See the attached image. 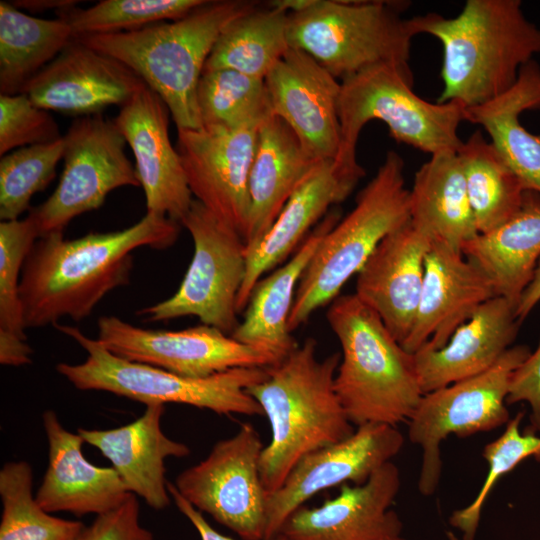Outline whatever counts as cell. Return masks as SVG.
Returning a JSON list of instances; mask_svg holds the SVG:
<instances>
[{"label": "cell", "instance_id": "ba28073f", "mask_svg": "<svg viewBox=\"0 0 540 540\" xmlns=\"http://www.w3.org/2000/svg\"><path fill=\"white\" fill-rule=\"evenodd\" d=\"M88 354L80 364L59 363L57 372L79 390L106 391L150 404L177 403L218 415L263 416L248 389L267 377V367H241L205 378L181 376L120 358L73 326H55Z\"/></svg>", "mask_w": 540, "mask_h": 540}, {"label": "cell", "instance_id": "8d00e7d4", "mask_svg": "<svg viewBox=\"0 0 540 540\" xmlns=\"http://www.w3.org/2000/svg\"><path fill=\"white\" fill-rule=\"evenodd\" d=\"M33 474L26 461H11L0 470L2 517L0 540H75L84 525L52 516L33 495Z\"/></svg>", "mask_w": 540, "mask_h": 540}, {"label": "cell", "instance_id": "7c38bea8", "mask_svg": "<svg viewBox=\"0 0 540 540\" xmlns=\"http://www.w3.org/2000/svg\"><path fill=\"white\" fill-rule=\"evenodd\" d=\"M63 137L64 167L58 185L29 213L39 238L63 233L72 219L101 207L111 191L141 186L114 120L102 114L77 117Z\"/></svg>", "mask_w": 540, "mask_h": 540}, {"label": "cell", "instance_id": "5b68a950", "mask_svg": "<svg viewBox=\"0 0 540 540\" xmlns=\"http://www.w3.org/2000/svg\"><path fill=\"white\" fill-rule=\"evenodd\" d=\"M326 319L341 346L334 388L351 423L408 422L424 395L413 354L355 294L334 299Z\"/></svg>", "mask_w": 540, "mask_h": 540}, {"label": "cell", "instance_id": "44dd1931", "mask_svg": "<svg viewBox=\"0 0 540 540\" xmlns=\"http://www.w3.org/2000/svg\"><path fill=\"white\" fill-rule=\"evenodd\" d=\"M495 296L488 277L461 250L431 243L415 321L402 347L410 354L442 348L458 327Z\"/></svg>", "mask_w": 540, "mask_h": 540}, {"label": "cell", "instance_id": "6da1fadb", "mask_svg": "<svg viewBox=\"0 0 540 540\" xmlns=\"http://www.w3.org/2000/svg\"><path fill=\"white\" fill-rule=\"evenodd\" d=\"M180 226L146 212L132 226L66 240L63 233L37 239L22 268L20 296L26 328L56 326L63 317L87 318L112 290L130 282L133 251L172 246Z\"/></svg>", "mask_w": 540, "mask_h": 540}, {"label": "cell", "instance_id": "7dc6e473", "mask_svg": "<svg viewBox=\"0 0 540 540\" xmlns=\"http://www.w3.org/2000/svg\"><path fill=\"white\" fill-rule=\"evenodd\" d=\"M446 535H447V539H448V540H459V539L455 536V534H454L453 532H451V531H448Z\"/></svg>", "mask_w": 540, "mask_h": 540}, {"label": "cell", "instance_id": "d6a6232c", "mask_svg": "<svg viewBox=\"0 0 540 540\" xmlns=\"http://www.w3.org/2000/svg\"><path fill=\"white\" fill-rule=\"evenodd\" d=\"M289 13L257 8L231 21L220 33L204 69H230L265 79L290 49Z\"/></svg>", "mask_w": 540, "mask_h": 540}, {"label": "cell", "instance_id": "5bb4252c", "mask_svg": "<svg viewBox=\"0 0 540 540\" xmlns=\"http://www.w3.org/2000/svg\"><path fill=\"white\" fill-rule=\"evenodd\" d=\"M97 327V340L112 354L185 377L205 378L277 362L271 353L204 324L178 331L151 330L116 316H102Z\"/></svg>", "mask_w": 540, "mask_h": 540}, {"label": "cell", "instance_id": "60d3db41", "mask_svg": "<svg viewBox=\"0 0 540 540\" xmlns=\"http://www.w3.org/2000/svg\"><path fill=\"white\" fill-rule=\"evenodd\" d=\"M59 126L48 110L36 106L24 93L0 94V155L61 139Z\"/></svg>", "mask_w": 540, "mask_h": 540}, {"label": "cell", "instance_id": "4316f807", "mask_svg": "<svg viewBox=\"0 0 540 540\" xmlns=\"http://www.w3.org/2000/svg\"><path fill=\"white\" fill-rule=\"evenodd\" d=\"M316 162L281 118L271 114L261 123L248 183L249 214L243 236L247 252L263 240Z\"/></svg>", "mask_w": 540, "mask_h": 540}, {"label": "cell", "instance_id": "8992f818", "mask_svg": "<svg viewBox=\"0 0 540 540\" xmlns=\"http://www.w3.org/2000/svg\"><path fill=\"white\" fill-rule=\"evenodd\" d=\"M338 114L340 148L334 160L343 173L358 180L365 170L358 163L356 148L363 127L380 120L390 136L420 151L434 155L457 152L463 141L458 128L465 106L456 101L429 102L413 91L410 67L379 64L340 82Z\"/></svg>", "mask_w": 540, "mask_h": 540}, {"label": "cell", "instance_id": "4dcf8cb0", "mask_svg": "<svg viewBox=\"0 0 540 540\" xmlns=\"http://www.w3.org/2000/svg\"><path fill=\"white\" fill-rule=\"evenodd\" d=\"M410 193V222L431 243L461 250L479 233L457 152L434 155L417 170Z\"/></svg>", "mask_w": 540, "mask_h": 540}, {"label": "cell", "instance_id": "7402d4cb", "mask_svg": "<svg viewBox=\"0 0 540 540\" xmlns=\"http://www.w3.org/2000/svg\"><path fill=\"white\" fill-rule=\"evenodd\" d=\"M430 246L409 220L382 239L357 274L354 294L400 344L415 321Z\"/></svg>", "mask_w": 540, "mask_h": 540}, {"label": "cell", "instance_id": "b9f144b4", "mask_svg": "<svg viewBox=\"0 0 540 540\" xmlns=\"http://www.w3.org/2000/svg\"><path fill=\"white\" fill-rule=\"evenodd\" d=\"M75 540H154V537L141 525L139 502L132 493L115 509L97 515Z\"/></svg>", "mask_w": 540, "mask_h": 540}, {"label": "cell", "instance_id": "e575fe53", "mask_svg": "<svg viewBox=\"0 0 540 540\" xmlns=\"http://www.w3.org/2000/svg\"><path fill=\"white\" fill-rule=\"evenodd\" d=\"M39 238L29 214L24 219L0 222V363L23 366L31 363L27 343L20 279L24 262Z\"/></svg>", "mask_w": 540, "mask_h": 540}, {"label": "cell", "instance_id": "836d02e7", "mask_svg": "<svg viewBox=\"0 0 540 540\" xmlns=\"http://www.w3.org/2000/svg\"><path fill=\"white\" fill-rule=\"evenodd\" d=\"M457 154L478 233L489 232L516 213L526 190L481 131L463 141Z\"/></svg>", "mask_w": 540, "mask_h": 540}, {"label": "cell", "instance_id": "f35d334b", "mask_svg": "<svg viewBox=\"0 0 540 540\" xmlns=\"http://www.w3.org/2000/svg\"><path fill=\"white\" fill-rule=\"evenodd\" d=\"M64 137L13 150L0 159V219L11 221L30 209L33 195L43 191L63 159Z\"/></svg>", "mask_w": 540, "mask_h": 540}, {"label": "cell", "instance_id": "8fae6325", "mask_svg": "<svg viewBox=\"0 0 540 540\" xmlns=\"http://www.w3.org/2000/svg\"><path fill=\"white\" fill-rule=\"evenodd\" d=\"M181 225L194 243L185 276L171 297L137 314L153 322L195 316L231 335L240 323L236 305L246 273L244 240L196 199Z\"/></svg>", "mask_w": 540, "mask_h": 540}, {"label": "cell", "instance_id": "277c9868", "mask_svg": "<svg viewBox=\"0 0 540 540\" xmlns=\"http://www.w3.org/2000/svg\"><path fill=\"white\" fill-rule=\"evenodd\" d=\"M255 2L205 1L183 18L136 31L78 37L133 70L166 103L177 129H202L197 87L222 30Z\"/></svg>", "mask_w": 540, "mask_h": 540}, {"label": "cell", "instance_id": "ab89813d", "mask_svg": "<svg viewBox=\"0 0 540 540\" xmlns=\"http://www.w3.org/2000/svg\"><path fill=\"white\" fill-rule=\"evenodd\" d=\"M523 417L524 412L517 413L508 421L504 432L485 445L482 456L488 471L483 484L475 498L467 506L453 511L449 518L451 526L462 533L463 540L475 539L484 504L500 477L526 458L534 457L540 462V436L531 429L521 432Z\"/></svg>", "mask_w": 540, "mask_h": 540}, {"label": "cell", "instance_id": "ffe728a7", "mask_svg": "<svg viewBox=\"0 0 540 540\" xmlns=\"http://www.w3.org/2000/svg\"><path fill=\"white\" fill-rule=\"evenodd\" d=\"M400 485V471L390 461L363 484H342L337 496L320 506H301L279 535L286 540H385L401 535V520L391 510Z\"/></svg>", "mask_w": 540, "mask_h": 540}, {"label": "cell", "instance_id": "3957f363", "mask_svg": "<svg viewBox=\"0 0 540 540\" xmlns=\"http://www.w3.org/2000/svg\"><path fill=\"white\" fill-rule=\"evenodd\" d=\"M340 359L338 352L318 359L317 341L307 338L268 366L267 377L247 390L271 428V440L260 457L267 494L280 488L304 456L355 431L334 388Z\"/></svg>", "mask_w": 540, "mask_h": 540}, {"label": "cell", "instance_id": "7bdbcfd3", "mask_svg": "<svg viewBox=\"0 0 540 540\" xmlns=\"http://www.w3.org/2000/svg\"><path fill=\"white\" fill-rule=\"evenodd\" d=\"M518 402L529 404L530 429L540 432V340L535 351H531L512 375L506 403Z\"/></svg>", "mask_w": 540, "mask_h": 540}, {"label": "cell", "instance_id": "e0dca14e", "mask_svg": "<svg viewBox=\"0 0 540 540\" xmlns=\"http://www.w3.org/2000/svg\"><path fill=\"white\" fill-rule=\"evenodd\" d=\"M144 86L129 67L74 38L21 93L45 110L83 117L123 106Z\"/></svg>", "mask_w": 540, "mask_h": 540}, {"label": "cell", "instance_id": "9c48e42d", "mask_svg": "<svg viewBox=\"0 0 540 540\" xmlns=\"http://www.w3.org/2000/svg\"><path fill=\"white\" fill-rule=\"evenodd\" d=\"M402 6L406 3L312 0L289 14V46L341 80L379 64L410 67L415 35L409 19L401 16Z\"/></svg>", "mask_w": 540, "mask_h": 540}, {"label": "cell", "instance_id": "d590c367", "mask_svg": "<svg viewBox=\"0 0 540 540\" xmlns=\"http://www.w3.org/2000/svg\"><path fill=\"white\" fill-rule=\"evenodd\" d=\"M202 129L260 124L272 113L264 79L230 69H204L197 87Z\"/></svg>", "mask_w": 540, "mask_h": 540}, {"label": "cell", "instance_id": "f1b7e54d", "mask_svg": "<svg viewBox=\"0 0 540 540\" xmlns=\"http://www.w3.org/2000/svg\"><path fill=\"white\" fill-rule=\"evenodd\" d=\"M540 109V65L524 64L515 83L482 104L465 107L464 121L480 125L524 189L540 194V134L526 130L520 114Z\"/></svg>", "mask_w": 540, "mask_h": 540}, {"label": "cell", "instance_id": "83f0119b", "mask_svg": "<svg viewBox=\"0 0 540 540\" xmlns=\"http://www.w3.org/2000/svg\"><path fill=\"white\" fill-rule=\"evenodd\" d=\"M340 219V213L331 209L289 261L257 282L244 319L231 334L234 339L271 353L277 362L298 346L288 329L296 289L318 245Z\"/></svg>", "mask_w": 540, "mask_h": 540}, {"label": "cell", "instance_id": "7a4b0ae2", "mask_svg": "<svg viewBox=\"0 0 540 540\" xmlns=\"http://www.w3.org/2000/svg\"><path fill=\"white\" fill-rule=\"evenodd\" d=\"M414 35L429 34L443 48V90L437 102L465 107L508 90L520 68L540 55V28L520 0H467L455 17L430 12L409 18Z\"/></svg>", "mask_w": 540, "mask_h": 540}, {"label": "cell", "instance_id": "cb8c5ba5", "mask_svg": "<svg viewBox=\"0 0 540 540\" xmlns=\"http://www.w3.org/2000/svg\"><path fill=\"white\" fill-rule=\"evenodd\" d=\"M49 456L35 495L47 512L100 515L121 505L130 493L113 467H98L82 453L84 439L68 431L53 410L42 415Z\"/></svg>", "mask_w": 540, "mask_h": 540}, {"label": "cell", "instance_id": "f546056e", "mask_svg": "<svg viewBox=\"0 0 540 540\" xmlns=\"http://www.w3.org/2000/svg\"><path fill=\"white\" fill-rule=\"evenodd\" d=\"M461 252L488 277L496 296L517 307L540 259V194L525 191L511 218L466 242Z\"/></svg>", "mask_w": 540, "mask_h": 540}, {"label": "cell", "instance_id": "484cf974", "mask_svg": "<svg viewBox=\"0 0 540 540\" xmlns=\"http://www.w3.org/2000/svg\"><path fill=\"white\" fill-rule=\"evenodd\" d=\"M516 306L495 296L483 303L440 349L422 348L414 356L423 394L479 375L512 347L520 322Z\"/></svg>", "mask_w": 540, "mask_h": 540}, {"label": "cell", "instance_id": "4fadbf2b", "mask_svg": "<svg viewBox=\"0 0 540 540\" xmlns=\"http://www.w3.org/2000/svg\"><path fill=\"white\" fill-rule=\"evenodd\" d=\"M263 448L253 425L242 423L233 436L215 443L204 460L182 471L174 485L197 510L243 540H264L268 494L260 476Z\"/></svg>", "mask_w": 540, "mask_h": 540}, {"label": "cell", "instance_id": "2e32d148", "mask_svg": "<svg viewBox=\"0 0 540 540\" xmlns=\"http://www.w3.org/2000/svg\"><path fill=\"white\" fill-rule=\"evenodd\" d=\"M260 125L177 129L176 150L192 195L242 238L249 214V174Z\"/></svg>", "mask_w": 540, "mask_h": 540}, {"label": "cell", "instance_id": "603a6c76", "mask_svg": "<svg viewBox=\"0 0 540 540\" xmlns=\"http://www.w3.org/2000/svg\"><path fill=\"white\" fill-rule=\"evenodd\" d=\"M359 180L341 172L334 160L317 161L296 187L263 240L247 252L246 273L237 297L245 311L261 277L295 252L331 210L344 201Z\"/></svg>", "mask_w": 540, "mask_h": 540}, {"label": "cell", "instance_id": "d4e9b609", "mask_svg": "<svg viewBox=\"0 0 540 540\" xmlns=\"http://www.w3.org/2000/svg\"><path fill=\"white\" fill-rule=\"evenodd\" d=\"M165 405L150 404L136 420L113 429H85L77 432L84 442L97 448L119 474L128 491L150 507L162 510L170 505L165 461L189 456L190 448L166 436L161 429Z\"/></svg>", "mask_w": 540, "mask_h": 540}, {"label": "cell", "instance_id": "74e56055", "mask_svg": "<svg viewBox=\"0 0 540 540\" xmlns=\"http://www.w3.org/2000/svg\"><path fill=\"white\" fill-rule=\"evenodd\" d=\"M206 0H102L88 8L74 4L57 10L75 38L136 31L183 18Z\"/></svg>", "mask_w": 540, "mask_h": 540}, {"label": "cell", "instance_id": "1f68e13d", "mask_svg": "<svg viewBox=\"0 0 540 540\" xmlns=\"http://www.w3.org/2000/svg\"><path fill=\"white\" fill-rule=\"evenodd\" d=\"M62 19H43L0 1V92L19 94L74 39Z\"/></svg>", "mask_w": 540, "mask_h": 540}, {"label": "cell", "instance_id": "ee69618b", "mask_svg": "<svg viewBox=\"0 0 540 540\" xmlns=\"http://www.w3.org/2000/svg\"><path fill=\"white\" fill-rule=\"evenodd\" d=\"M167 488L176 507L191 522V524L198 532L201 540H234L215 530L207 522L203 514L180 495L173 483L168 482ZM273 540L286 539L283 536L278 535Z\"/></svg>", "mask_w": 540, "mask_h": 540}, {"label": "cell", "instance_id": "d6986e66", "mask_svg": "<svg viewBox=\"0 0 540 540\" xmlns=\"http://www.w3.org/2000/svg\"><path fill=\"white\" fill-rule=\"evenodd\" d=\"M169 115L163 99L146 85L120 107L114 123L134 154L147 212L181 224L194 199L169 138Z\"/></svg>", "mask_w": 540, "mask_h": 540}, {"label": "cell", "instance_id": "bcb514c9", "mask_svg": "<svg viewBox=\"0 0 540 540\" xmlns=\"http://www.w3.org/2000/svg\"><path fill=\"white\" fill-rule=\"evenodd\" d=\"M77 1L70 0H18L11 4L16 8H22L31 12L44 11L54 9L55 12L66 6L76 3Z\"/></svg>", "mask_w": 540, "mask_h": 540}, {"label": "cell", "instance_id": "9a60e30c", "mask_svg": "<svg viewBox=\"0 0 540 540\" xmlns=\"http://www.w3.org/2000/svg\"><path fill=\"white\" fill-rule=\"evenodd\" d=\"M403 444L396 426L368 423L357 426L348 438L304 456L280 488L267 496L264 540L275 539L289 516L320 491L347 482L365 483Z\"/></svg>", "mask_w": 540, "mask_h": 540}, {"label": "cell", "instance_id": "ac0fdd59", "mask_svg": "<svg viewBox=\"0 0 540 540\" xmlns=\"http://www.w3.org/2000/svg\"><path fill=\"white\" fill-rule=\"evenodd\" d=\"M272 113L314 161L335 160L341 141V84L306 52L290 48L265 77Z\"/></svg>", "mask_w": 540, "mask_h": 540}, {"label": "cell", "instance_id": "52a82bcc", "mask_svg": "<svg viewBox=\"0 0 540 540\" xmlns=\"http://www.w3.org/2000/svg\"><path fill=\"white\" fill-rule=\"evenodd\" d=\"M410 220V193L404 161L389 151L374 177L358 193L355 206L324 236L298 283L288 329L306 323L339 296L382 239Z\"/></svg>", "mask_w": 540, "mask_h": 540}, {"label": "cell", "instance_id": "30bf717a", "mask_svg": "<svg viewBox=\"0 0 540 540\" xmlns=\"http://www.w3.org/2000/svg\"><path fill=\"white\" fill-rule=\"evenodd\" d=\"M530 353L526 345L512 346L487 371L422 396L408 420L409 440L422 451L418 479L422 495H433L439 485L441 443L447 436L466 437L508 423L511 378Z\"/></svg>", "mask_w": 540, "mask_h": 540}, {"label": "cell", "instance_id": "f6af8a7d", "mask_svg": "<svg viewBox=\"0 0 540 540\" xmlns=\"http://www.w3.org/2000/svg\"><path fill=\"white\" fill-rule=\"evenodd\" d=\"M540 302V259L536 265L533 277L522 293L516 307V317L521 323Z\"/></svg>", "mask_w": 540, "mask_h": 540}, {"label": "cell", "instance_id": "c3c4849f", "mask_svg": "<svg viewBox=\"0 0 540 540\" xmlns=\"http://www.w3.org/2000/svg\"><path fill=\"white\" fill-rule=\"evenodd\" d=\"M385 540H405L404 538L401 537V535H395V536H391Z\"/></svg>", "mask_w": 540, "mask_h": 540}]
</instances>
